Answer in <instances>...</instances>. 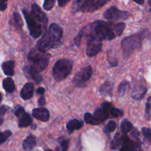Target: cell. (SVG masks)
I'll return each mask as SVG.
<instances>
[{
    "label": "cell",
    "mask_w": 151,
    "mask_h": 151,
    "mask_svg": "<svg viewBox=\"0 0 151 151\" xmlns=\"http://www.w3.org/2000/svg\"><path fill=\"white\" fill-rule=\"evenodd\" d=\"M133 128H134V126H133L132 123L129 122L128 119H124L121 123V130L123 134H128L130 131H132Z\"/></svg>",
    "instance_id": "cell-27"
},
{
    "label": "cell",
    "mask_w": 151,
    "mask_h": 151,
    "mask_svg": "<svg viewBox=\"0 0 151 151\" xmlns=\"http://www.w3.org/2000/svg\"><path fill=\"white\" fill-rule=\"evenodd\" d=\"M31 15L41 24L43 27L45 28L47 27L48 22V18L46 16L45 13L41 10L39 6L36 3H33L31 6Z\"/></svg>",
    "instance_id": "cell-12"
},
{
    "label": "cell",
    "mask_w": 151,
    "mask_h": 151,
    "mask_svg": "<svg viewBox=\"0 0 151 151\" xmlns=\"http://www.w3.org/2000/svg\"><path fill=\"white\" fill-rule=\"evenodd\" d=\"M136 145L129 137L123 136V141L119 151H135Z\"/></svg>",
    "instance_id": "cell-20"
},
{
    "label": "cell",
    "mask_w": 151,
    "mask_h": 151,
    "mask_svg": "<svg viewBox=\"0 0 151 151\" xmlns=\"http://www.w3.org/2000/svg\"><path fill=\"white\" fill-rule=\"evenodd\" d=\"M10 24L17 29H22L23 27V21L18 12H14L10 19Z\"/></svg>",
    "instance_id": "cell-21"
},
{
    "label": "cell",
    "mask_w": 151,
    "mask_h": 151,
    "mask_svg": "<svg viewBox=\"0 0 151 151\" xmlns=\"http://www.w3.org/2000/svg\"><path fill=\"white\" fill-rule=\"evenodd\" d=\"M55 3V0H46L44 2L43 4V7L46 10H50L53 7H54V4Z\"/></svg>",
    "instance_id": "cell-34"
},
{
    "label": "cell",
    "mask_w": 151,
    "mask_h": 151,
    "mask_svg": "<svg viewBox=\"0 0 151 151\" xmlns=\"http://www.w3.org/2000/svg\"><path fill=\"white\" fill-rule=\"evenodd\" d=\"M83 126V122L77 119H71L66 124V129H67L69 134H71L75 130L81 129Z\"/></svg>",
    "instance_id": "cell-19"
},
{
    "label": "cell",
    "mask_w": 151,
    "mask_h": 151,
    "mask_svg": "<svg viewBox=\"0 0 151 151\" xmlns=\"http://www.w3.org/2000/svg\"><path fill=\"white\" fill-rule=\"evenodd\" d=\"M124 111L122 110H120L119 109H116V108H111L110 111V115L113 117H121L123 116Z\"/></svg>",
    "instance_id": "cell-31"
},
{
    "label": "cell",
    "mask_w": 151,
    "mask_h": 151,
    "mask_svg": "<svg viewBox=\"0 0 151 151\" xmlns=\"http://www.w3.org/2000/svg\"><path fill=\"white\" fill-rule=\"evenodd\" d=\"M111 108L112 106L110 103L108 102H105L101 105V107L96 109L94 113V116L102 122H104L106 119L109 118Z\"/></svg>",
    "instance_id": "cell-13"
},
{
    "label": "cell",
    "mask_w": 151,
    "mask_h": 151,
    "mask_svg": "<svg viewBox=\"0 0 151 151\" xmlns=\"http://www.w3.org/2000/svg\"><path fill=\"white\" fill-rule=\"evenodd\" d=\"M116 128V124L114 121H109L108 122L107 125L104 128V132L105 134H109L112 133L113 131H115Z\"/></svg>",
    "instance_id": "cell-29"
},
{
    "label": "cell",
    "mask_w": 151,
    "mask_h": 151,
    "mask_svg": "<svg viewBox=\"0 0 151 151\" xmlns=\"http://www.w3.org/2000/svg\"><path fill=\"white\" fill-rule=\"evenodd\" d=\"M73 67V62L70 59L62 58L55 63L52 68V75L58 81L66 79L71 74Z\"/></svg>",
    "instance_id": "cell-4"
},
{
    "label": "cell",
    "mask_w": 151,
    "mask_h": 151,
    "mask_svg": "<svg viewBox=\"0 0 151 151\" xmlns=\"http://www.w3.org/2000/svg\"><path fill=\"white\" fill-rule=\"evenodd\" d=\"M131 16L128 11H124L118 9L116 6H111L105 10L103 16L108 20L117 21L128 19Z\"/></svg>",
    "instance_id": "cell-7"
},
{
    "label": "cell",
    "mask_w": 151,
    "mask_h": 151,
    "mask_svg": "<svg viewBox=\"0 0 151 151\" xmlns=\"http://www.w3.org/2000/svg\"><path fill=\"white\" fill-rule=\"evenodd\" d=\"M130 86L129 83L128 81H122L120 84H119V87H118V95L119 97H122L125 94V91H126L127 88Z\"/></svg>",
    "instance_id": "cell-28"
},
{
    "label": "cell",
    "mask_w": 151,
    "mask_h": 151,
    "mask_svg": "<svg viewBox=\"0 0 151 151\" xmlns=\"http://www.w3.org/2000/svg\"><path fill=\"white\" fill-rule=\"evenodd\" d=\"M44 92H45V89H44V88H43V87H39L38 88H37L36 90L37 94H44Z\"/></svg>",
    "instance_id": "cell-38"
},
{
    "label": "cell",
    "mask_w": 151,
    "mask_h": 151,
    "mask_svg": "<svg viewBox=\"0 0 151 151\" xmlns=\"http://www.w3.org/2000/svg\"><path fill=\"white\" fill-rule=\"evenodd\" d=\"M102 41L98 39L92 38H87L86 55L89 57H93L98 54L102 49Z\"/></svg>",
    "instance_id": "cell-11"
},
{
    "label": "cell",
    "mask_w": 151,
    "mask_h": 151,
    "mask_svg": "<svg viewBox=\"0 0 151 151\" xmlns=\"http://www.w3.org/2000/svg\"><path fill=\"white\" fill-rule=\"evenodd\" d=\"M92 74L93 69L91 66L83 68L75 75L73 78V83L77 87L84 86L92 76Z\"/></svg>",
    "instance_id": "cell-8"
},
{
    "label": "cell",
    "mask_w": 151,
    "mask_h": 151,
    "mask_svg": "<svg viewBox=\"0 0 151 151\" xmlns=\"http://www.w3.org/2000/svg\"><path fill=\"white\" fill-rule=\"evenodd\" d=\"M136 2H137V4H143V3H144V1H136Z\"/></svg>",
    "instance_id": "cell-41"
},
{
    "label": "cell",
    "mask_w": 151,
    "mask_h": 151,
    "mask_svg": "<svg viewBox=\"0 0 151 151\" xmlns=\"http://www.w3.org/2000/svg\"><path fill=\"white\" fill-rule=\"evenodd\" d=\"M142 131L143 136H144L145 138L151 143V128H143L142 129Z\"/></svg>",
    "instance_id": "cell-33"
},
{
    "label": "cell",
    "mask_w": 151,
    "mask_h": 151,
    "mask_svg": "<svg viewBox=\"0 0 151 151\" xmlns=\"http://www.w3.org/2000/svg\"><path fill=\"white\" fill-rule=\"evenodd\" d=\"M38 105H39V106L43 107V106L45 105V98H44L43 96H41V97L39 98V100H38Z\"/></svg>",
    "instance_id": "cell-37"
},
{
    "label": "cell",
    "mask_w": 151,
    "mask_h": 151,
    "mask_svg": "<svg viewBox=\"0 0 151 151\" xmlns=\"http://www.w3.org/2000/svg\"><path fill=\"white\" fill-rule=\"evenodd\" d=\"M50 55L40 51L37 47L32 49L28 53L27 59L30 62V67L40 73L47 67L50 62Z\"/></svg>",
    "instance_id": "cell-2"
},
{
    "label": "cell",
    "mask_w": 151,
    "mask_h": 151,
    "mask_svg": "<svg viewBox=\"0 0 151 151\" xmlns=\"http://www.w3.org/2000/svg\"><path fill=\"white\" fill-rule=\"evenodd\" d=\"M145 118L147 119H151V97H149L146 102Z\"/></svg>",
    "instance_id": "cell-30"
},
{
    "label": "cell",
    "mask_w": 151,
    "mask_h": 151,
    "mask_svg": "<svg viewBox=\"0 0 151 151\" xmlns=\"http://www.w3.org/2000/svg\"><path fill=\"white\" fill-rule=\"evenodd\" d=\"M2 86L4 91L8 94H12L16 89L14 81L11 78H6L2 81Z\"/></svg>",
    "instance_id": "cell-23"
},
{
    "label": "cell",
    "mask_w": 151,
    "mask_h": 151,
    "mask_svg": "<svg viewBox=\"0 0 151 151\" xmlns=\"http://www.w3.org/2000/svg\"><path fill=\"white\" fill-rule=\"evenodd\" d=\"M34 84L32 83H27L20 92V96L24 100H27L30 99L33 95Z\"/></svg>",
    "instance_id": "cell-16"
},
{
    "label": "cell",
    "mask_w": 151,
    "mask_h": 151,
    "mask_svg": "<svg viewBox=\"0 0 151 151\" xmlns=\"http://www.w3.org/2000/svg\"><path fill=\"white\" fill-rule=\"evenodd\" d=\"M11 135L12 132L10 131H9V130L4 131V132H1V134H0V139H0V142H1V144H3V143H4Z\"/></svg>",
    "instance_id": "cell-32"
},
{
    "label": "cell",
    "mask_w": 151,
    "mask_h": 151,
    "mask_svg": "<svg viewBox=\"0 0 151 151\" xmlns=\"http://www.w3.org/2000/svg\"><path fill=\"white\" fill-rule=\"evenodd\" d=\"M69 2V1H65V0H58V4L60 7H63L65 4H66Z\"/></svg>",
    "instance_id": "cell-40"
},
{
    "label": "cell",
    "mask_w": 151,
    "mask_h": 151,
    "mask_svg": "<svg viewBox=\"0 0 151 151\" xmlns=\"http://www.w3.org/2000/svg\"><path fill=\"white\" fill-rule=\"evenodd\" d=\"M22 12H23L25 21H26L27 24L29 34H30V35L33 38H38L42 33L43 26L26 9H23Z\"/></svg>",
    "instance_id": "cell-6"
},
{
    "label": "cell",
    "mask_w": 151,
    "mask_h": 151,
    "mask_svg": "<svg viewBox=\"0 0 151 151\" xmlns=\"http://www.w3.org/2000/svg\"><path fill=\"white\" fill-rule=\"evenodd\" d=\"M60 147H61V151L68 150V148H69V140L64 139L60 142Z\"/></svg>",
    "instance_id": "cell-35"
},
{
    "label": "cell",
    "mask_w": 151,
    "mask_h": 151,
    "mask_svg": "<svg viewBox=\"0 0 151 151\" xmlns=\"http://www.w3.org/2000/svg\"><path fill=\"white\" fill-rule=\"evenodd\" d=\"M106 0H76L72 5V13L94 12L107 3Z\"/></svg>",
    "instance_id": "cell-5"
},
{
    "label": "cell",
    "mask_w": 151,
    "mask_h": 151,
    "mask_svg": "<svg viewBox=\"0 0 151 151\" xmlns=\"http://www.w3.org/2000/svg\"><path fill=\"white\" fill-rule=\"evenodd\" d=\"M125 24L122 22L113 24L101 20L96 21L86 25L81 29L75 39V44L79 46L81 38L83 35H86L87 38H96L101 41L103 40L110 41L116 37L120 36L125 30Z\"/></svg>",
    "instance_id": "cell-1"
},
{
    "label": "cell",
    "mask_w": 151,
    "mask_h": 151,
    "mask_svg": "<svg viewBox=\"0 0 151 151\" xmlns=\"http://www.w3.org/2000/svg\"><path fill=\"white\" fill-rule=\"evenodd\" d=\"M25 75L28 78H31L34 81L37 83H40L42 81V77L40 75V73L35 72L34 69H32L30 67V66H26L24 67L23 69Z\"/></svg>",
    "instance_id": "cell-17"
},
{
    "label": "cell",
    "mask_w": 151,
    "mask_h": 151,
    "mask_svg": "<svg viewBox=\"0 0 151 151\" xmlns=\"http://www.w3.org/2000/svg\"><path fill=\"white\" fill-rule=\"evenodd\" d=\"M143 32L129 35L121 41V47L123 50V54L125 57H128L134 51L140 50L142 47V41L143 38Z\"/></svg>",
    "instance_id": "cell-3"
},
{
    "label": "cell",
    "mask_w": 151,
    "mask_h": 151,
    "mask_svg": "<svg viewBox=\"0 0 151 151\" xmlns=\"http://www.w3.org/2000/svg\"><path fill=\"white\" fill-rule=\"evenodd\" d=\"M148 4H149V6H150V12H151V0H149V1H148Z\"/></svg>",
    "instance_id": "cell-42"
},
{
    "label": "cell",
    "mask_w": 151,
    "mask_h": 151,
    "mask_svg": "<svg viewBox=\"0 0 151 151\" xmlns=\"http://www.w3.org/2000/svg\"><path fill=\"white\" fill-rule=\"evenodd\" d=\"M35 145H36V139L32 134H29L22 143V147L25 151H31Z\"/></svg>",
    "instance_id": "cell-18"
},
{
    "label": "cell",
    "mask_w": 151,
    "mask_h": 151,
    "mask_svg": "<svg viewBox=\"0 0 151 151\" xmlns=\"http://www.w3.org/2000/svg\"><path fill=\"white\" fill-rule=\"evenodd\" d=\"M112 91H113V85L109 81H106L100 87V92L102 94H106V95H111Z\"/></svg>",
    "instance_id": "cell-24"
},
{
    "label": "cell",
    "mask_w": 151,
    "mask_h": 151,
    "mask_svg": "<svg viewBox=\"0 0 151 151\" xmlns=\"http://www.w3.org/2000/svg\"><path fill=\"white\" fill-rule=\"evenodd\" d=\"M122 141H123V136H121L119 134H116L111 142V148L112 150L117 149L119 146H122Z\"/></svg>",
    "instance_id": "cell-25"
},
{
    "label": "cell",
    "mask_w": 151,
    "mask_h": 151,
    "mask_svg": "<svg viewBox=\"0 0 151 151\" xmlns=\"http://www.w3.org/2000/svg\"><path fill=\"white\" fill-rule=\"evenodd\" d=\"M50 37V39L58 44V46L60 45V41L63 37V29L60 26L55 23H52L49 27L48 31H46Z\"/></svg>",
    "instance_id": "cell-10"
},
{
    "label": "cell",
    "mask_w": 151,
    "mask_h": 151,
    "mask_svg": "<svg viewBox=\"0 0 151 151\" xmlns=\"http://www.w3.org/2000/svg\"><path fill=\"white\" fill-rule=\"evenodd\" d=\"M46 151H53V150H50V149H49V150H46Z\"/></svg>",
    "instance_id": "cell-43"
},
{
    "label": "cell",
    "mask_w": 151,
    "mask_h": 151,
    "mask_svg": "<svg viewBox=\"0 0 151 151\" xmlns=\"http://www.w3.org/2000/svg\"><path fill=\"white\" fill-rule=\"evenodd\" d=\"M147 93V87L144 83L138 82L134 84L132 88L131 96L134 100H142Z\"/></svg>",
    "instance_id": "cell-14"
},
{
    "label": "cell",
    "mask_w": 151,
    "mask_h": 151,
    "mask_svg": "<svg viewBox=\"0 0 151 151\" xmlns=\"http://www.w3.org/2000/svg\"><path fill=\"white\" fill-rule=\"evenodd\" d=\"M15 114L19 118V128H26L32 125V118L30 115L25 111L23 107L17 106L15 109Z\"/></svg>",
    "instance_id": "cell-9"
},
{
    "label": "cell",
    "mask_w": 151,
    "mask_h": 151,
    "mask_svg": "<svg viewBox=\"0 0 151 151\" xmlns=\"http://www.w3.org/2000/svg\"><path fill=\"white\" fill-rule=\"evenodd\" d=\"M84 119H85L86 122L87 124H90V125H99V124L101 123V121H100L99 119H97L94 115H92L91 114L88 113H86L84 114Z\"/></svg>",
    "instance_id": "cell-26"
},
{
    "label": "cell",
    "mask_w": 151,
    "mask_h": 151,
    "mask_svg": "<svg viewBox=\"0 0 151 151\" xmlns=\"http://www.w3.org/2000/svg\"><path fill=\"white\" fill-rule=\"evenodd\" d=\"M32 116L41 122H47L50 119V114L48 109L44 107L37 108L32 110Z\"/></svg>",
    "instance_id": "cell-15"
},
{
    "label": "cell",
    "mask_w": 151,
    "mask_h": 151,
    "mask_svg": "<svg viewBox=\"0 0 151 151\" xmlns=\"http://www.w3.org/2000/svg\"><path fill=\"white\" fill-rule=\"evenodd\" d=\"M1 69L4 75L13 77L14 75V61L12 60H7L1 64Z\"/></svg>",
    "instance_id": "cell-22"
},
{
    "label": "cell",
    "mask_w": 151,
    "mask_h": 151,
    "mask_svg": "<svg viewBox=\"0 0 151 151\" xmlns=\"http://www.w3.org/2000/svg\"><path fill=\"white\" fill-rule=\"evenodd\" d=\"M7 2H5V1H1V7H0V9H1V11H4V10L7 8Z\"/></svg>",
    "instance_id": "cell-39"
},
{
    "label": "cell",
    "mask_w": 151,
    "mask_h": 151,
    "mask_svg": "<svg viewBox=\"0 0 151 151\" xmlns=\"http://www.w3.org/2000/svg\"><path fill=\"white\" fill-rule=\"evenodd\" d=\"M7 106H1V109H0V112H1V122H0V124H1V125L2 124V122H3V116H4V114L7 112Z\"/></svg>",
    "instance_id": "cell-36"
}]
</instances>
